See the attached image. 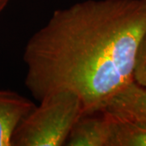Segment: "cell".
<instances>
[{"instance_id": "obj_1", "label": "cell", "mask_w": 146, "mask_h": 146, "mask_svg": "<svg viewBox=\"0 0 146 146\" xmlns=\"http://www.w3.org/2000/svg\"><path fill=\"white\" fill-rule=\"evenodd\" d=\"M145 32L146 0H86L54 11L25 46V86L37 101L72 92L83 115L97 111L133 81Z\"/></svg>"}, {"instance_id": "obj_2", "label": "cell", "mask_w": 146, "mask_h": 146, "mask_svg": "<svg viewBox=\"0 0 146 146\" xmlns=\"http://www.w3.org/2000/svg\"><path fill=\"white\" fill-rule=\"evenodd\" d=\"M16 127L11 146L65 145L73 126L83 115L76 94L58 91L40 101Z\"/></svg>"}, {"instance_id": "obj_3", "label": "cell", "mask_w": 146, "mask_h": 146, "mask_svg": "<svg viewBox=\"0 0 146 146\" xmlns=\"http://www.w3.org/2000/svg\"><path fill=\"white\" fill-rule=\"evenodd\" d=\"M98 110L117 119L146 123V88L133 80L110 98Z\"/></svg>"}, {"instance_id": "obj_4", "label": "cell", "mask_w": 146, "mask_h": 146, "mask_svg": "<svg viewBox=\"0 0 146 146\" xmlns=\"http://www.w3.org/2000/svg\"><path fill=\"white\" fill-rule=\"evenodd\" d=\"M110 122L101 110L83 115L73 126L65 145L109 146Z\"/></svg>"}, {"instance_id": "obj_5", "label": "cell", "mask_w": 146, "mask_h": 146, "mask_svg": "<svg viewBox=\"0 0 146 146\" xmlns=\"http://www.w3.org/2000/svg\"><path fill=\"white\" fill-rule=\"evenodd\" d=\"M35 106L16 92L0 89V146H11L16 127Z\"/></svg>"}, {"instance_id": "obj_6", "label": "cell", "mask_w": 146, "mask_h": 146, "mask_svg": "<svg viewBox=\"0 0 146 146\" xmlns=\"http://www.w3.org/2000/svg\"><path fill=\"white\" fill-rule=\"evenodd\" d=\"M106 115L110 122L109 146H146L145 122L117 119Z\"/></svg>"}, {"instance_id": "obj_7", "label": "cell", "mask_w": 146, "mask_h": 146, "mask_svg": "<svg viewBox=\"0 0 146 146\" xmlns=\"http://www.w3.org/2000/svg\"><path fill=\"white\" fill-rule=\"evenodd\" d=\"M133 80L146 88V32L141 37L136 50Z\"/></svg>"}, {"instance_id": "obj_8", "label": "cell", "mask_w": 146, "mask_h": 146, "mask_svg": "<svg viewBox=\"0 0 146 146\" xmlns=\"http://www.w3.org/2000/svg\"><path fill=\"white\" fill-rule=\"evenodd\" d=\"M9 0H0V14L4 10L6 6L7 5Z\"/></svg>"}]
</instances>
